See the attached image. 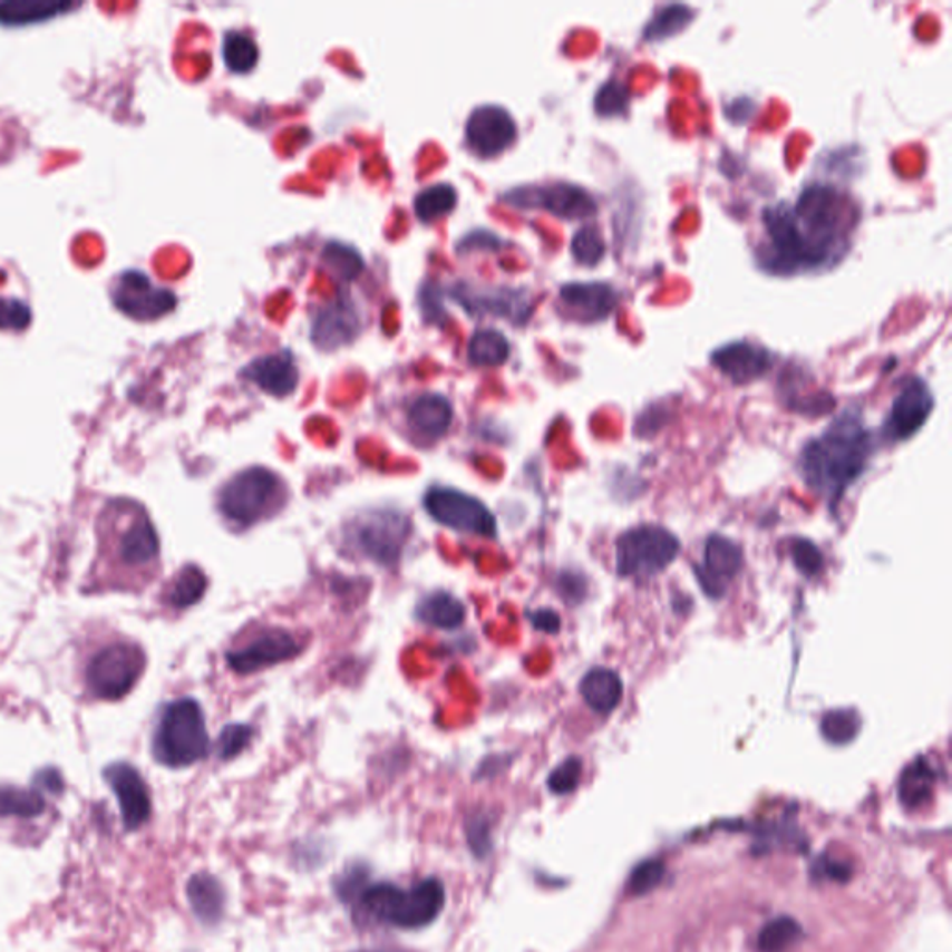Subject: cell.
<instances>
[{
  "instance_id": "ffe728a7",
  "label": "cell",
  "mask_w": 952,
  "mask_h": 952,
  "mask_svg": "<svg viewBox=\"0 0 952 952\" xmlns=\"http://www.w3.org/2000/svg\"><path fill=\"white\" fill-rule=\"evenodd\" d=\"M186 898L203 924H216L224 915L225 891L213 874H194L186 884Z\"/></svg>"
},
{
  "instance_id": "bcb514c9",
  "label": "cell",
  "mask_w": 952,
  "mask_h": 952,
  "mask_svg": "<svg viewBox=\"0 0 952 952\" xmlns=\"http://www.w3.org/2000/svg\"><path fill=\"white\" fill-rule=\"evenodd\" d=\"M531 622H533L534 628L545 631V633H556L561 629V618H558L556 612L550 611V609L533 612L531 614Z\"/></svg>"
},
{
  "instance_id": "3957f363",
  "label": "cell",
  "mask_w": 952,
  "mask_h": 952,
  "mask_svg": "<svg viewBox=\"0 0 952 952\" xmlns=\"http://www.w3.org/2000/svg\"><path fill=\"white\" fill-rule=\"evenodd\" d=\"M445 890L439 880H422L411 890L375 884L361 891L365 912L398 929H422L441 913Z\"/></svg>"
},
{
  "instance_id": "f35d334b",
  "label": "cell",
  "mask_w": 952,
  "mask_h": 952,
  "mask_svg": "<svg viewBox=\"0 0 952 952\" xmlns=\"http://www.w3.org/2000/svg\"><path fill=\"white\" fill-rule=\"evenodd\" d=\"M252 737L253 729L246 723H231L220 734L216 754H218L220 759L230 761L250 745Z\"/></svg>"
},
{
  "instance_id": "d590c367",
  "label": "cell",
  "mask_w": 952,
  "mask_h": 952,
  "mask_svg": "<svg viewBox=\"0 0 952 952\" xmlns=\"http://www.w3.org/2000/svg\"><path fill=\"white\" fill-rule=\"evenodd\" d=\"M333 326H339L341 336L344 337V341H348L353 337L352 330H358V320L350 309L342 308L341 303H337L333 308L319 314V320L314 324V341L319 342L328 331L333 330Z\"/></svg>"
},
{
  "instance_id": "4fadbf2b",
  "label": "cell",
  "mask_w": 952,
  "mask_h": 952,
  "mask_svg": "<svg viewBox=\"0 0 952 952\" xmlns=\"http://www.w3.org/2000/svg\"><path fill=\"white\" fill-rule=\"evenodd\" d=\"M934 409V397L923 378L913 376L904 383L891 404L884 422V434L890 441H904L923 428Z\"/></svg>"
},
{
  "instance_id": "30bf717a",
  "label": "cell",
  "mask_w": 952,
  "mask_h": 952,
  "mask_svg": "<svg viewBox=\"0 0 952 952\" xmlns=\"http://www.w3.org/2000/svg\"><path fill=\"white\" fill-rule=\"evenodd\" d=\"M409 523L398 512H369L359 517L350 528V540L370 561L391 566L398 561L406 538Z\"/></svg>"
},
{
  "instance_id": "4316f807",
  "label": "cell",
  "mask_w": 952,
  "mask_h": 952,
  "mask_svg": "<svg viewBox=\"0 0 952 952\" xmlns=\"http://www.w3.org/2000/svg\"><path fill=\"white\" fill-rule=\"evenodd\" d=\"M46 807L40 790L0 784V818H36L46 813Z\"/></svg>"
},
{
  "instance_id": "ee69618b",
  "label": "cell",
  "mask_w": 952,
  "mask_h": 952,
  "mask_svg": "<svg viewBox=\"0 0 952 952\" xmlns=\"http://www.w3.org/2000/svg\"><path fill=\"white\" fill-rule=\"evenodd\" d=\"M467 841L476 856H484L489 851V829L486 820H470L467 826Z\"/></svg>"
},
{
  "instance_id": "7c38bea8",
  "label": "cell",
  "mask_w": 952,
  "mask_h": 952,
  "mask_svg": "<svg viewBox=\"0 0 952 952\" xmlns=\"http://www.w3.org/2000/svg\"><path fill=\"white\" fill-rule=\"evenodd\" d=\"M108 787L118 800L122 820L127 832L144 828L152 818V795L142 774L129 762H113L103 770Z\"/></svg>"
},
{
  "instance_id": "ba28073f",
  "label": "cell",
  "mask_w": 952,
  "mask_h": 952,
  "mask_svg": "<svg viewBox=\"0 0 952 952\" xmlns=\"http://www.w3.org/2000/svg\"><path fill=\"white\" fill-rule=\"evenodd\" d=\"M146 667V655L138 645L113 644L91 659L86 678L97 698L119 700L135 687Z\"/></svg>"
},
{
  "instance_id": "f1b7e54d",
  "label": "cell",
  "mask_w": 952,
  "mask_h": 952,
  "mask_svg": "<svg viewBox=\"0 0 952 952\" xmlns=\"http://www.w3.org/2000/svg\"><path fill=\"white\" fill-rule=\"evenodd\" d=\"M802 926L798 921L787 915L768 921L757 934L759 952H785L802 940Z\"/></svg>"
},
{
  "instance_id": "9a60e30c",
  "label": "cell",
  "mask_w": 952,
  "mask_h": 952,
  "mask_svg": "<svg viewBox=\"0 0 952 952\" xmlns=\"http://www.w3.org/2000/svg\"><path fill=\"white\" fill-rule=\"evenodd\" d=\"M745 566V555L739 545L720 534H712L707 540L703 564L696 567V577L700 581L701 589L709 598H722L728 590V584L739 575Z\"/></svg>"
},
{
  "instance_id": "6da1fadb",
  "label": "cell",
  "mask_w": 952,
  "mask_h": 952,
  "mask_svg": "<svg viewBox=\"0 0 952 952\" xmlns=\"http://www.w3.org/2000/svg\"><path fill=\"white\" fill-rule=\"evenodd\" d=\"M845 213V203L835 188L812 185L802 192L795 207L779 203L768 207L762 218L781 261L789 266H817L839 241Z\"/></svg>"
},
{
  "instance_id": "4dcf8cb0",
  "label": "cell",
  "mask_w": 952,
  "mask_h": 952,
  "mask_svg": "<svg viewBox=\"0 0 952 952\" xmlns=\"http://www.w3.org/2000/svg\"><path fill=\"white\" fill-rule=\"evenodd\" d=\"M224 60L235 74H247L258 66L259 49L247 35L231 30L224 38Z\"/></svg>"
},
{
  "instance_id": "1f68e13d",
  "label": "cell",
  "mask_w": 952,
  "mask_h": 952,
  "mask_svg": "<svg viewBox=\"0 0 952 952\" xmlns=\"http://www.w3.org/2000/svg\"><path fill=\"white\" fill-rule=\"evenodd\" d=\"M207 589L205 573L196 566H186L181 570L174 584L169 586L168 600L177 609H186L202 600Z\"/></svg>"
},
{
  "instance_id": "60d3db41",
  "label": "cell",
  "mask_w": 952,
  "mask_h": 952,
  "mask_svg": "<svg viewBox=\"0 0 952 952\" xmlns=\"http://www.w3.org/2000/svg\"><path fill=\"white\" fill-rule=\"evenodd\" d=\"M581 774H583V762L577 757H570L566 761L561 762L551 773L550 779H547L551 793H555V795H570V793L577 789L579 781H581Z\"/></svg>"
},
{
  "instance_id": "cb8c5ba5",
  "label": "cell",
  "mask_w": 952,
  "mask_h": 952,
  "mask_svg": "<svg viewBox=\"0 0 952 952\" xmlns=\"http://www.w3.org/2000/svg\"><path fill=\"white\" fill-rule=\"evenodd\" d=\"M74 8V2H41V0L0 2V25L25 27V25L41 23Z\"/></svg>"
},
{
  "instance_id": "8d00e7d4",
  "label": "cell",
  "mask_w": 952,
  "mask_h": 952,
  "mask_svg": "<svg viewBox=\"0 0 952 952\" xmlns=\"http://www.w3.org/2000/svg\"><path fill=\"white\" fill-rule=\"evenodd\" d=\"M664 874H667L664 863L659 862V859H645V862L639 863L629 876V891L633 895H648L650 891L661 885Z\"/></svg>"
},
{
  "instance_id": "8992f818",
  "label": "cell",
  "mask_w": 952,
  "mask_h": 952,
  "mask_svg": "<svg viewBox=\"0 0 952 952\" xmlns=\"http://www.w3.org/2000/svg\"><path fill=\"white\" fill-rule=\"evenodd\" d=\"M280 478L266 467H250L233 476L220 492V512L236 525H253L274 505Z\"/></svg>"
},
{
  "instance_id": "b9f144b4",
  "label": "cell",
  "mask_w": 952,
  "mask_h": 952,
  "mask_svg": "<svg viewBox=\"0 0 952 952\" xmlns=\"http://www.w3.org/2000/svg\"><path fill=\"white\" fill-rule=\"evenodd\" d=\"M790 556L796 570L806 577H815L823 570V553L809 540H795V544L790 545Z\"/></svg>"
},
{
  "instance_id": "8fae6325",
  "label": "cell",
  "mask_w": 952,
  "mask_h": 952,
  "mask_svg": "<svg viewBox=\"0 0 952 952\" xmlns=\"http://www.w3.org/2000/svg\"><path fill=\"white\" fill-rule=\"evenodd\" d=\"M425 506L436 522L462 533L494 538L497 523L488 506L458 489L434 488L426 494Z\"/></svg>"
},
{
  "instance_id": "603a6c76",
  "label": "cell",
  "mask_w": 952,
  "mask_h": 952,
  "mask_svg": "<svg viewBox=\"0 0 952 952\" xmlns=\"http://www.w3.org/2000/svg\"><path fill=\"white\" fill-rule=\"evenodd\" d=\"M453 406L447 398L428 392L409 408V422L426 437H441L453 422Z\"/></svg>"
},
{
  "instance_id": "ac0fdd59",
  "label": "cell",
  "mask_w": 952,
  "mask_h": 952,
  "mask_svg": "<svg viewBox=\"0 0 952 952\" xmlns=\"http://www.w3.org/2000/svg\"><path fill=\"white\" fill-rule=\"evenodd\" d=\"M242 376L261 387L264 392L274 397H286L297 389L298 367L289 352L269 353L263 358L253 359L242 370Z\"/></svg>"
},
{
  "instance_id": "277c9868",
  "label": "cell",
  "mask_w": 952,
  "mask_h": 952,
  "mask_svg": "<svg viewBox=\"0 0 952 952\" xmlns=\"http://www.w3.org/2000/svg\"><path fill=\"white\" fill-rule=\"evenodd\" d=\"M208 754V734L202 707L183 698L164 709L153 737V756L169 768L191 767Z\"/></svg>"
},
{
  "instance_id": "484cf974",
  "label": "cell",
  "mask_w": 952,
  "mask_h": 952,
  "mask_svg": "<svg viewBox=\"0 0 952 952\" xmlns=\"http://www.w3.org/2000/svg\"><path fill=\"white\" fill-rule=\"evenodd\" d=\"M934 784V768L930 767L926 759L919 757L917 761L912 762L902 773L901 781H898V796H901L902 804L910 809L923 806L932 798Z\"/></svg>"
},
{
  "instance_id": "5bb4252c",
  "label": "cell",
  "mask_w": 952,
  "mask_h": 952,
  "mask_svg": "<svg viewBox=\"0 0 952 952\" xmlns=\"http://www.w3.org/2000/svg\"><path fill=\"white\" fill-rule=\"evenodd\" d=\"M516 122L505 108L483 105L470 113L465 125V138L480 157H495L516 140Z\"/></svg>"
},
{
  "instance_id": "d6986e66",
  "label": "cell",
  "mask_w": 952,
  "mask_h": 952,
  "mask_svg": "<svg viewBox=\"0 0 952 952\" xmlns=\"http://www.w3.org/2000/svg\"><path fill=\"white\" fill-rule=\"evenodd\" d=\"M562 302L581 320H601L616 305V292L606 283H567L561 289Z\"/></svg>"
},
{
  "instance_id": "74e56055",
  "label": "cell",
  "mask_w": 952,
  "mask_h": 952,
  "mask_svg": "<svg viewBox=\"0 0 952 952\" xmlns=\"http://www.w3.org/2000/svg\"><path fill=\"white\" fill-rule=\"evenodd\" d=\"M32 322V309L19 298L0 297V330L23 331Z\"/></svg>"
},
{
  "instance_id": "83f0119b",
  "label": "cell",
  "mask_w": 952,
  "mask_h": 952,
  "mask_svg": "<svg viewBox=\"0 0 952 952\" xmlns=\"http://www.w3.org/2000/svg\"><path fill=\"white\" fill-rule=\"evenodd\" d=\"M511 353L506 337L497 330L476 331L469 341V361L476 367H499Z\"/></svg>"
},
{
  "instance_id": "7a4b0ae2",
  "label": "cell",
  "mask_w": 952,
  "mask_h": 952,
  "mask_svg": "<svg viewBox=\"0 0 952 952\" xmlns=\"http://www.w3.org/2000/svg\"><path fill=\"white\" fill-rule=\"evenodd\" d=\"M873 454V436L859 415L845 411L802 448L798 470L807 488L837 503L848 486L867 469Z\"/></svg>"
},
{
  "instance_id": "ab89813d",
  "label": "cell",
  "mask_w": 952,
  "mask_h": 952,
  "mask_svg": "<svg viewBox=\"0 0 952 952\" xmlns=\"http://www.w3.org/2000/svg\"><path fill=\"white\" fill-rule=\"evenodd\" d=\"M324 259L331 269H336L347 280L356 278L363 266V261L359 258L358 252H353L348 246H342L339 242H331L326 246Z\"/></svg>"
},
{
  "instance_id": "d6a6232c",
  "label": "cell",
  "mask_w": 952,
  "mask_h": 952,
  "mask_svg": "<svg viewBox=\"0 0 952 952\" xmlns=\"http://www.w3.org/2000/svg\"><path fill=\"white\" fill-rule=\"evenodd\" d=\"M692 18H694V12L689 7H683V4L667 7L648 23L644 38L650 41L667 40L670 36L681 32L692 21Z\"/></svg>"
},
{
  "instance_id": "7bdbcfd3",
  "label": "cell",
  "mask_w": 952,
  "mask_h": 952,
  "mask_svg": "<svg viewBox=\"0 0 952 952\" xmlns=\"http://www.w3.org/2000/svg\"><path fill=\"white\" fill-rule=\"evenodd\" d=\"M628 107V90L620 85L618 80H609L605 86H601L595 97V108L603 116L609 114H622Z\"/></svg>"
},
{
  "instance_id": "5b68a950",
  "label": "cell",
  "mask_w": 952,
  "mask_h": 952,
  "mask_svg": "<svg viewBox=\"0 0 952 952\" xmlns=\"http://www.w3.org/2000/svg\"><path fill=\"white\" fill-rule=\"evenodd\" d=\"M679 550V540L667 528L655 525L631 528L616 542L618 575L637 579L659 575L678 558Z\"/></svg>"
},
{
  "instance_id": "e0dca14e",
  "label": "cell",
  "mask_w": 952,
  "mask_h": 952,
  "mask_svg": "<svg viewBox=\"0 0 952 952\" xmlns=\"http://www.w3.org/2000/svg\"><path fill=\"white\" fill-rule=\"evenodd\" d=\"M712 365H717L734 383H748L770 369L773 356L767 348L754 342H731L712 352Z\"/></svg>"
},
{
  "instance_id": "2e32d148",
  "label": "cell",
  "mask_w": 952,
  "mask_h": 952,
  "mask_svg": "<svg viewBox=\"0 0 952 952\" xmlns=\"http://www.w3.org/2000/svg\"><path fill=\"white\" fill-rule=\"evenodd\" d=\"M302 644L286 631H264L241 650L227 653V664L236 673H255L264 668L289 661L302 653Z\"/></svg>"
},
{
  "instance_id": "9c48e42d",
  "label": "cell",
  "mask_w": 952,
  "mask_h": 952,
  "mask_svg": "<svg viewBox=\"0 0 952 952\" xmlns=\"http://www.w3.org/2000/svg\"><path fill=\"white\" fill-rule=\"evenodd\" d=\"M110 297L119 313L140 322L161 319L177 305L174 292L157 285L146 272L136 269L124 270L114 280Z\"/></svg>"
},
{
  "instance_id": "836d02e7",
  "label": "cell",
  "mask_w": 952,
  "mask_h": 952,
  "mask_svg": "<svg viewBox=\"0 0 952 952\" xmlns=\"http://www.w3.org/2000/svg\"><path fill=\"white\" fill-rule=\"evenodd\" d=\"M862 729V718L857 717L856 711L852 709H837L824 715L820 731L824 739L832 745H848L851 740L856 739L857 734Z\"/></svg>"
},
{
  "instance_id": "f6af8a7d",
  "label": "cell",
  "mask_w": 952,
  "mask_h": 952,
  "mask_svg": "<svg viewBox=\"0 0 952 952\" xmlns=\"http://www.w3.org/2000/svg\"><path fill=\"white\" fill-rule=\"evenodd\" d=\"M36 789L46 790L51 795H62L64 778L57 768H41L35 776Z\"/></svg>"
},
{
  "instance_id": "44dd1931",
  "label": "cell",
  "mask_w": 952,
  "mask_h": 952,
  "mask_svg": "<svg viewBox=\"0 0 952 952\" xmlns=\"http://www.w3.org/2000/svg\"><path fill=\"white\" fill-rule=\"evenodd\" d=\"M583 700L595 712L609 715L614 711L623 698V683L620 676L609 668H594L584 676L579 684Z\"/></svg>"
},
{
  "instance_id": "f546056e",
  "label": "cell",
  "mask_w": 952,
  "mask_h": 952,
  "mask_svg": "<svg viewBox=\"0 0 952 952\" xmlns=\"http://www.w3.org/2000/svg\"><path fill=\"white\" fill-rule=\"evenodd\" d=\"M456 202H458V194L448 183L431 185L415 197V214L422 222H434L450 213Z\"/></svg>"
},
{
  "instance_id": "e575fe53",
  "label": "cell",
  "mask_w": 952,
  "mask_h": 952,
  "mask_svg": "<svg viewBox=\"0 0 952 952\" xmlns=\"http://www.w3.org/2000/svg\"><path fill=\"white\" fill-rule=\"evenodd\" d=\"M572 250L579 263L598 264L605 255V241L598 227L584 225L573 236Z\"/></svg>"
},
{
  "instance_id": "d4e9b609",
  "label": "cell",
  "mask_w": 952,
  "mask_h": 952,
  "mask_svg": "<svg viewBox=\"0 0 952 952\" xmlns=\"http://www.w3.org/2000/svg\"><path fill=\"white\" fill-rule=\"evenodd\" d=\"M417 618L431 628L456 629L464 623L465 606L448 592H434L420 601Z\"/></svg>"
},
{
  "instance_id": "52a82bcc",
  "label": "cell",
  "mask_w": 952,
  "mask_h": 952,
  "mask_svg": "<svg viewBox=\"0 0 952 952\" xmlns=\"http://www.w3.org/2000/svg\"><path fill=\"white\" fill-rule=\"evenodd\" d=\"M107 517L116 525V561L124 567L138 570L157 561L158 536L152 519L140 506L129 501H116L108 506Z\"/></svg>"
},
{
  "instance_id": "7402d4cb",
  "label": "cell",
  "mask_w": 952,
  "mask_h": 952,
  "mask_svg": "<svg viewBox=\"0 0 952 952\" xmlns=\"http://www.w3.org/2000/svg\"><path fill=\"white\" fill-rule=\"evenodd\" d=\"M540 203L551 213L567 220L589 218L598 211L594 197L589 192L566 183L544 188L540 192Z\"/></svg>"
}]
</instances>
